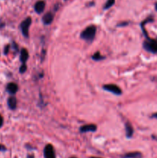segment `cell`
Listing matches in <instances>:
<instances>
[{
    "instance_id": "8fae6325",
    "label": "cell",
    "mask_w": 157,
    "mask_h": 158,
    "mask_svg": "<svg viewBox=\"0 0 157 158\" xmlns=\"http://www.w3.org/2000/svg\"><path fill=\"white\" fill-rule=\"evenodd\" d=\"M28 58H29V52H28L27 49H22L21 51V53H20V60L23 63H25L27 61Z\"/></svg>"
},
{
    "instance_id": "9c48e42d",
    "label": "cell",
    "mask_w": 157,
    "mask_h": 158,
    "mask_svg": "<svg viewBox=\"0 0 157 158\" xmlns=\"http://www.w3.org/2000/svg\"><path fill=\"white\" fill-rule=\"evenodd\" d=\"M8 92L11 94H15V93L18 90V86H17L15 83H10L7 85V87H6Z\"/></svg>"
},
{
    "instance_id": "2e32d148",
    "label": "cell",
    "mask_w": 157,
    "mask_h": 158,
    "mask_svg": "<svg viewBox=\"0 0 157 158\" xmlns=\"http://www.w3.org/2000/svg\"><path fill=\"white\" fill-rule=\"evenodd\" d=\"M26 69H27V67H26V65L25 64V63H23V64L21 66V67H20L19 72L21 73H24L26 71Z\"/></svg>"
},
{
    "instance_id": "52a82bcc",
    "label": "cell",
    "mask_w": 157,
    "mask_h": 158,
    "mask_svg": "<svg viewBox=\"0 0 157 158\" xmlns=\"http://www.w3.org/2000/svg\"><path fill=\"white\" fill-rule=\"evenodd\" d=\"M46 3L44 1H38L35 5V10L37 13L40 14L44 11Z\"/></svg>"
},
{
    "instance_id": "30bf717a",
    "label": "cell",
    "mask_w": 157,
    "mask_h": 158,
    "mask_svg": "<svg viewBox=\"0 0 157 158\" xmlns=\"http://www.w3.org/2000/svg\"><path fill=\"white\" fill-rule=\"evenodd\" d=\"M8 105L11 110H15L17 106V100L15 97H11L8 100Z\"/></svg>"
},
{
    "instance_id": "7402d4cb",
    "label": "cell",
    "mask_w": 157,
    "mask_h": 158,
    "mask_svg": "<svg viewBox=\"0 0 157 158\" xmlns=\"http://www.w3.org/2000/svg\"><path fill=\"white\" fill-rule=\"evenodd\" d=\"M89 158H99V157H89Z\"/></svg>"
},
{
    "instance_id": "7c38bea8",
    "label": "cell",
    "mask_w": 157,
    "mask_h": 158,
    "mask_svg": "<svg viewBox=\"0 0 157 158\" xmlns=\"http://www.w3.org/2000/svg\"><path fill=\"white\" fill-rule=\"evenodd\" d=\"M123 158H142V154L139 152H132L125 154Z\"/></svg>"
},
{
    "instance_id": "4fadbf2b",
    "label": "cell",
    "mask_w": 157,
    "mask_h": 158,
    "mask_svg": "<svg viewBox=\"0 0 157 158\" xmlns=\"http://www.w3.org/2000/svg\"><path fill=\"white\" fill-rule=\"evenodd\" d=\"M126 132L127 137H131L133 134V129H132V127L131 126L129 123H126Z\"/></svg>"
},
{
    "instance_id": "8992f818",
    "label": "cell",
    "mask_w": 157,
    "mask_h": 158,
    "mask_svg": "<svg viewBox=\"0 0 157 158\" xmlns=\"http://www.w3.org/2000/svg\"><path fill=\"white\" fill-rule=\"evenodd\" d=\"M97 127L95 124H87V125H84V126L81 127H80V131L83 133L85 132H89V131H96Z\"/></svg>"
},
{
    "instance_id": "d6986e66",
    "label": "cell",
    "mask_w": 157,
    "mask_h": 158,
    "mask_svg": "<svg viewBox=\"0 0 157 158\" xmlns=\"http://www.w3.org/2000/svg\"><path fill=\"white\" fill-rule=\"evenodd\" d=\"M0 151H6V148L2 145H0Z\"/></svg>"
},
{
    "instance_id": "277c9868",
    "label": "cell",
    "mask_w": 157,
    "mask_h": 158,
    "mask_svg": "<svg viewBox=\"0 0 157 158\" xmlns=\"http://www.w3.org/2000/svg\"><path fill=\"white\" fill-rule=\"evenodd\" d=\"M144 47L147 50L155 53V52H157V42L155 40H150L149 42H146L144 43Z\"/></svg>"
},
{
    "instance_id": "ac0fdd59",
    "label": "cell",
    "mask_w": 157,
    "mask_h": 158,
    "mask_svg": "<svg viewBox=\"0 0 157 158\" xmlns=\"http://www.w3.org/2000/svg\"><path fill=\"white\" fill-rule=\"evenodd\" d=\"M3 125V118L1 115H0V127Z\"/></svg>"
},
{
    "instance_id": "6da1fadb",
    "label": "cell",
    "mask_w": 157,
    "mask_h": 158,
    "mask_svg": "<svg viewBox=\"0 0 157 158\" xmlns=\"http://www.w3.org/2000/svg\"><path fill=\"white\" fill-rule=\"evenodd\" d=\"M96 32V28L94 26H90L82 32L81 38L87 41H92Z\"/></svg>"
},
{
    "instance_id": "9a60e30c",
    "label": "cell",
    "mask_w": 157,
    "mask_h": 158,
    "mask_svg": "<svg viewBox=\"0 0 157 158\" xmlns=\"http://www.w3.org/2000/svg\"><path fill=\"white\" fill-rule=\"evenodd\" d=\"M114 3H115V0H107V2H106V4H105L104 6V9H109V8L112 7V6H113Z\"/></svg>"
},
{
    "instance_id": "5b68a950",
    "label": "cell",
    "mask_w": 157,
    "mask_h": 158,
    "mask_svg": "<svg viewBox=\"0 0 157 158\" xmlns=\"http://www.w3.org/2000/svg\"><path fill=\"white\" fill-rule=\"evenodd\" d=\"M45 158H55V151L53 147L51 144L46 145L44 149Z\"/></svg>"
},
{
    "instance_id": "ffe728a7",
    "label": "cell",
    "mask_w": 157,
    "mask_h": 158,
    "mask_svg": "<svg viewBox=\"0 0 157 158\" xmlns=\"http://www.w3.org/2000/svg\"><path fill=\"white\" fill-rule=\"evenodd\" d=\"M153 117H155V118L157 119V113H156V114H153Z\"/></svg>"
},
{
    "instance_id": "603a6c76",
    "label": "cell",
    "mask_w": 157,
    "mask_h": 158,
    "mask_svg": "<svg viewBox=\"0 0 157 158\" xmlns=\"http://www.w3.org/2000/svg\"><path fill=\"white\" fill-rule=\"evenodd\" d=\"M71 158H76V157H71Z\"/></svg>"
},
{
    "instance_id": "7a4b0ae2",
    "label": "cell",
    "mask_w": 157,
    "mask_h": 158,
    "mask_svg": "<svg viewBox=\"0 0 157 158\" xmlns=\"http://www.w3.org/2000/svg\"><path fill=\"white\" fill-rule=\"evenodd\" d=\"M31 23H32V19H31V17H27L24 21L22 22L20 27H21L22 32L24 35V36H29V28L30 26Z\"/></svg>"
},
{
    "instance_id": "ba28073f",
    "label": "cell",
    "mask_w": 157,
    "mask_h": 158,
    "mask_svg": "<svg viewBox=\"0 0 157 158\" xmlns=\"http://www.w3.org/2000/svg\"><path fill=\"white\" fill-rule=\"evenodd\" d=\"M53 18L54 16L53 15H52V13H51V12H47V13L45 14L44 16L42 17L43 23L46 25L50 24L52 22V20H53Z\"/></svg>"
},
{
    "instance_id": "5bb4252c",
    "label": "cell",
    "mask_w": 157,
    "mask_h": 158,
    "mask_svg": "<svg viewBox=\"0 0 157 158\" xmlns=\"http://www.w3.org/2000/svg\"><path fill=\"white\" fill-rule=\"evenodd\" d=\"M92 58L94 60H95V61H99V60L104 59V57H103V56H101V54H100L99 52H95L93 56H92Z\"/></svg>"
},
{
    "instance_id": "44dd1931",
    "label": "cell",
    "mask_w": 157,
    "mask_h": 158,
    "mask_svg": "<svg viewBox=\"0 0 157 158\" xmlns=\"http://www.w3.org/2000/svg\"><path fill=\"white\" fill-rule=\"evenodd\" d=\"M155 9H156V10H157V3H156V4H155Z\"/></svg>"
},
{
    "instance_id": "3957f363",
    "label": "cell",
    "mask_w": 157,
    "mask_h": 158,
    "mask_svg": "<svg viewBox=\"0 0 157 158\" xmlns=\"http://www.w3.org/2000/svg\"><path fill=\"white\" fill-rule=\"evenodd\" d=\"M103 89L106 91L112 93V94H115V95H121L122 94V89L119 87L118 86L114 84H106L103 86Z\"/></svg>"
},
{
    "instance_id": "e0dca14e",
    "label": "cell",
    "mask_w": 157,
    "mask_h": 158,
    "mask_svg": "<svg viewBox=\"0 0 157 158\" xmlns=\"http://www.w3.org/2000/svg\"><path fill=\"white\" fill-rule=\"evenodd\" d=\"M9 45H7V46L5 47V50H4V53L6 54H8V52H9Z\"/></svg>"
}]
</instances>
